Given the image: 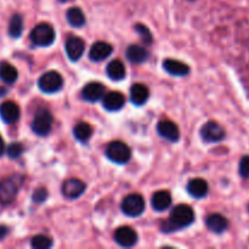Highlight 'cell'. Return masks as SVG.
<instances>
[{
	"instance_id": "obj_1",
	"label": "cell",
	"mask_w": 249,
	"mask_h": 249,
	"mask_svg": "<svg viewBox=\"0 0 249 249\" xmlns=\"http://www.w3.org/2000/svg\"><path fill=\"white\" fill-rule=\"evenodd\" d=\"M195 221V212L187 204H179V206L174 207L172 212H170L169 218L165 221H163L160 225V231L164 233L175 232L181 229L187 228Z\"/></svg>"
},
{
	"instance_id": "obj_2",
	"label": "cell",
	"mask_w": 249,
	"mask_h": 249,
	"mask_svg": "<svg viewBox=\"0 0 249 249\" xmlns=\"http://www.w3.org/2000/svg\"><path fill=\"white\" fill-rule=\"evenodd\" d=\"M24 182L22 174H14L0 181V204L9 206L16 199L17 194Z\"/></svg>"
},
{
	"instance_id": "obj_3",
	"label": "cell",
	"mask_w": 249,
	"mask_h": 249,
	"mask_svg": "<svg viewBox=\"0 0 249 249\" xmlns=\"http://www.w3.org/2000/svg\"><path fill=\"white\" fill-rule=\"evenodd\" d=\"M55 38V29L49 23L36 24L31 32V41L36 46H50Z\"/></svg>"
},
{
	"instance_id": "obj_4",
	"label": "cell",
	"mask_w": 249,
	"mask_h": 249,
	"mask_svg": "<svg viewBox=\"0 0 249 249\" xmlns=\"http://www.w3.org/2000/svg\"><path fill=\"white\" fill-rule=\"evenodd\" d=\"M106 156L116 164H125L131 157L130 147L123 141H112L106 148Z\"/></svg>"
},
{
	"instance_id": "obj_5",
	"label": "cell",
	"mask_w": 249,
	"mask_h": 249,
	"mask_svg": "<svg viewBox=\"0 0 249 249\" xmlns=\"http://www.w3.org/2000/svg\"><path fill=\"white\" fill-rule=\"evenodd\" d=\"M53 114L46 108H40L34 114L32 122V130L38 136H46L53 128Z\"/></svg>"
},
{
	"instance_id": "obj_6",
	"label": "cell",
	"mask_w": 249,
	"mask_h": 249,
	"mask_svg": "<svg viewBox=\"0 0 249 249\" xmlns=\"http://www.w3.org/2000/svg\"><path fill=\"white\" fill-rule=\"evenodd\" d=\"M38 87L45 94H55L63 87L62 75L56 71H49L39 78Z\"/></svg>"
},
{
	"instance_id": "obj_7",
	"label": "cell",
	"mask_w": 249,
	"mask_h": 249,
	"mask_svg": "<svg viewBox=\"0 0 249 249\" xmlns=\"http://www.w3.org/2000/svg\"><path fill=\"white\" fill-rule=\"evenodd\" d=\"M121 207L125 215L136 218V216H140L145 212V199L139 194L128 195L123 199Z\"/></svg>"
},
{
	"instance_id": "obj_8",
	"label": "cell",
	"mask_w": 249,
	"mask_h": 249,
	"mask_svg": "<svg viewBox=\"0 0 249 249\" xmlns=\"http://www.w3.org/2000/svg\"><path fill=\"white\" fill-rule=\"evenodd\" d=\"M225 136V129L215 121L207 122L201 128V138L208 143L219 142V141L224 140Z\"/></svg>"
},
{
	"instance_id": "obj_9",
	"label": "cell",
	"mask_w": 249,
	"mask_h": 249,
	"mask_svg": "<svg viewBox=\"0 0 249 249\" xmlns=\"http://www.w3.org/2000/svg\"><path fill=\"white\" fill-rule=\"evenodd\" d=\"M114 241L121 247L130 248L138 242V233L130 226H121L114 232Z\"/></svg>"
},
{
	"instance_id": "obj_10",
	"label": "cell",
	"mask_w": 249,
	"mask_h": 249,
	"mask_svg": "<svg viewBox=\"0 0 249 249\" xmlns=\"http://www.w3.org/2000/svg\"><path fill=\"white\" fill-rule=\"evenodd\" d=\"M85 190H87L85 182L82 181L80 179H75V178L66 180L62 185L63 196L70 199H75L78 197H80L84 194Z\"/></svg>"
},
{
	"instance_id": "obj_11",
	"label": "cell",
	"mask_w": 249,
	"mask_h": 249,
	"mask_svg": "<svg viewBox=\"0 0 249 249\" xmlns=\"http://www.w3.org/2000/svg\"><path fill=\"white\" fill-rule=\"evenodd\" d=\"M66 53H67L68 58L73 62L79 60L83 56L85 51V44L83 39H80L79 36H70V38L66 40Z\"/></svg>"
},
{
	"instance_id": "obj_12",
	"label": "cell",
	"mask_w": 249,
	"mask_h": 249,
	"mask_svg": "<svg viewBox=\"0 0 249 249\" xmlns=\"http://www.w3.org/2000/svg\"><path fill=\"white\" fill-rule=\"evenodd\" d=\"M106 95V89L99 82H90L83 88L82 97L88 102H97Z\"/></svg>"
},
{
	"instance_id": "obj_13",
	"label": "cell",
	"mask_w": 249,
	"mask_h": 249,
	"mask_svg": "<svg viewBox=\"0 0 249 249\" xmlns=\"http://www.w3.org/2000/svg\"><path fill=\"white\" fill-rule=\"evenodd\" d=\"M157 131L163 139L170 141V142H177L180 139V130L179 126L172 121H160L157 125Z\"/></svg>"
},
{
	"instance_id": "obj_14",
	"label": "cell",
	"mask_w": 249,
	"mask_h": 249,
	"mask_svg": "<svg viewBox=\"0 0 249 249\" xmlns=\"http://www.w3.org/2000/svg\"><path fill=\"white\" fill-rule=\"evenodd\" d=\"M112 51H113V48L111 44L106 43V41H96L90 48L89 57L94 62H100V61L106 60L111 55Z\"/></svg>"
},
{
	"instance_id": "obj_15",
	"label": "cell",
	"mask_w": 249,
	"mask_h": 249,
	"mask_svg": "<svg viewBox=\"0 0 249 249\" xmlns=\"http://www.w3.org/2000/svg\"><path fill=\"white\" fill-rule=\"evenodd\" d=\"M0 118L4 123L14 124L19 119V107L14 101H6L0 105Z\"/></svg>"
},
{
	"instance_id": "obj_16",
	"label": "cell",
	"mask_w": 249,
	"mask_h": 249,
	"mask_svg": "<svg viewBox=\"0 0 249 249\" xmlns=\"http://www.w3.org/2000/svg\"><path fill=\"white\" fill-rule=\"evenodd\" d=\"M102 104H104L105 109H107V111L117 112L123 108L124 104H125V99H124L122 92L111 91L105 95Z\"/></svg>"
},
{
	"instance_id": "obj_17",
	"label": "cell",
	"mask_w": 249,
	"mask_h": 249,
	"mask_svg": "<svg viewBox=\"0 0 249 249\" xmlns=\"http://www.w3.org/2000/svg\"><path fill=\"white\" fill-rule=\"evenodd\" d=\"M206 225L212 232L214 233H223L228 230L229 221L224 215L219 213H213L207 216Z\"/></svg>"
},
{
	"instance_id": "obj_18",
	"label": "cell",
	"mask_w": 249,
	"mask_h": 249,
	"mask_svg": "<svg viewBox=\"0 0 249 249\" xmlns=\"http://www.w3.org/2000/svg\"><path fill=\"white\" fill-rule=\"evenodd\" d=\"M163 68L165 70V72L169 73L170 75H175V77H184L190 73V67L186 63L173 60V58H167L163 61Z\"/></svg>"
},
{
	"instance_id": "obj_19",
	"label": "cell",
	"mask_w": 249,
	"mask_h": 249,
	"mask_svg": "<svg viewBox=\"0 0 249 249\" xmlns=\"http://www.w3.org/2000/svg\"><path fill=\"white\" fill-rule=\"evenodd\" d=\"M150 96V90L145 84L136 83L130 89V101L135 106H142L147 102Z\"/></svg>"
},
{
	"instance_id": "obj_20",
	"label": "cell",
	"mask_w": 249,
	"mask_h": 249,
	"mask_svg": "<svg viewBox=\"0 0 249 249\" xmlns=\"http://www.w3.org/2000/svg\"><path fill=\"white\" fill-rule=\"evenodd\" d=\"M152 208L157 212H164L172 206V195L165 190L157 191L151 198Z\"/></svg>"
},
{
	"instance_id": "obj_21",
	"label": "cell",
	"mask_w": 249,
	"mask_h": 249,
	"mask_svg": "<svg viewBox=\"0 0 249 249\" xmlns=\"http://www.w3.org/2000/svg\"><path fill=\"white\" fill-rule=\"evenodd\" d=\"M186 189L190 196L195 197V198H204L208 194V184L206 180L199 179V178L190 180Z\"/></svg>"
},
{
	"instance_id": "obj_22",
	"label": "cell",
	"mask_w": 249,
	"mask_h": 249,
	"mask_svg": "<svg viewBox=\"0 0 249 249\" xmlns=\"http://www.w3.org/2000/svg\"><path fill=\"white\" fill-rule=\"evenodd\" d=\"M125 55L126 58H128L131 63L141 65V63H143L145 61H147L148 51L141 45H130L126 49Z\"/></svg>"
},
{
	"instance_id": "obj_23",
	"label": "cell",
	"mask_w": 249,
	"mask_h": 249,
	"mask_svg": "<svg viewBox=\"0 0 249 249\" xmlns=\"http://www.w3.org/2000/svg\"><path fill=\"white\" fill-rule=\"evenodd\" d=\"M106 73L109 79L112 80H122L125 78L126 70L124 63L121 60H113L107 65Z\"/></svg>"
},
{
	"instance_id": "obj_24",
	"label": "cell",
	"mask_w": 249,
	"mask_h": 249,
	"mask_svg": "<svg viewBox=\"0 0 249 249\" xmlns=\"http://www.w3.org/2000/svg\"><path fill=\"white\" fill-rule=\"evenodd\" d=\"M66 18H67L68 23L72 27H74V28H80L87 22L84 12L79 7H71V9H68L67 12H66Z\"/></svg>"
},
{
	"instance_id": "obj_25",
	"label": "cell",
	"mask_w": 249,
	"mask_h": 249,
	"mask_svg": "<svg viewBox=\"0 0 249 249\" xmlns=\"http://www.w3.org/2000/svg\"><path fill=\"white\" fill-rule=\"evenodd\" d=\"M73 135L80 142H88L92 135V126L87 122H80L73 128Z\"/></svg>"
},
{
	"instance_id": "obj_26",
	"label": "cell",
	"mask_w": 249,
	"mask_h": 249,
	"mask_svg": "<svg viewBox=\"0 0 249 249\" xmlns=\"http://www.w3.org/2000/svg\"><path fill=\"white\" fill-rule=\"evenodd\" d=\"M18 78L16 68L9 62H0V79L6 84H14Z\"/></svg>"
},
{
	"instance_id": "obj_27",
	"label": "cell",
	"mask_w": 249,
	"mask_h": 249,
	"mask_svg": "<svg viewBox=\"0 0 249 249\" xmlns=\"http://www.w3.org/2000/svg\"><path fill=\"white\" fill-rule=\"evenodd\" d=\"M23 32V18L19 14H15L9 23V36L11 38H19Z\"/></svg>"
},
{
	"instance_id": "obj_28",
	"label": "cell",
	"mask_w": 249,
	"mask_h": 249,
	"mask_svg": "<svg viewBox=\"0 0 249 249\" xmlns=\"http://www.w3.org/2000/svg\"><path fill=\"white\" fill-rule=\"evenodd\" d=\"M53 240L46 235H36L31 241V246L36 249H48L53 247Z\"/></svg>"
},
{
	"instance_id": "obj_29",
	"label": "cell",
	"mask_w": 249,
	"mask_h": 249,
	"mask_svg": "<svg viewBox=\"0 0 249 249\" xmlns=\"http://www.w3.org/2000/svg\"><path fill=\"white\" fill-rule=\"evenodd\" d=\"M134 29L138 32V34L140 36L141 40L143 41L145 45H150V44H152L153 41L152 34H151L150 29L147 28V26H145V24L142 23H136L135 27H134Z\"/></svg>"
},
{
	"instance_id": "obj_30",
	"label": "cell",
	"mask_w": 249,
	"mask_h": 249,
	"mask_svg": "<svg viewBox=\"0 0 249 249\" xmlns=\"http://www.w3.org/2000/svg\"><path fill=\"white\" fill-rule=\"evenodd\" d=\"M23 151H24V147L22 143L12 142L11 145H9V147H7L6 153L7 156H9V158H11V160H17V158L21 157Z\"/></svg>"
},
{
	"instance_id": "obj_31",
	"label": "cell",
	"mask_w": 249,
	"mask_h": 249,
	"mask_svg": "<svg viewBox=\"0 0 249 249\" xmlns=\"http://www.w3.org/2000/svg\"><path fill=\"white\" fill-rule=\"evenodd\" d=\"M238 172H240L241 178L248 179L249 178V156H245L241 158L240 165H238Z\"/></svg>"
},
{
	"instance_id": "obj_32",
	"label": "cell",
	"mask_w": 249,
	"mask_h": 249,
	"mask_svg": "<svg viewBox=\"0 0 249 249\" xmlns=\"http://www.w3.org/2000/svg\"><path fill=\"white\" fill-rule=\"evenodd\" d=\"M48 196L49 194L48 191H46V189L40 187V189H36V191H34L32 198H33V201L36 202V203H43V202H45V199L48 198Z\"/></svg>"
},
{
	"instance_id": "obj_33",
	"label": "cell",
	"mask_w": 249,
	"mask_h": 249,
	"mask_svg": "<svg viewBox=\"0 0 249 249\" xmlns=\"http://www.w3.org/2000/svg\"><path fill=\"white\" fill-rule=\"evenodd\" d=\"M7 233H9V229L4 225H0V240H2L4 237H6Z\"/></svg>"
},
{
	"instance_id": "obj_34",
	"label": "cell",
	"mask_w": 249,
	"mask_h": 249,
	"mask_svg": "<svg viewBox=\"0 0 249 249\" xmlns=\"http://www.w3.org/2000/svg\"><path fill=\"white\" fill-rule=\"evenodd\" d=\"M4 152H5V142L4 140H2L1 136H0V157L4 155Z\"/></svg>"
},
{
	"instance_id": "obj_35",
	"label": "cell",
	"mask_w": 249,
	"mask_h": 249,
	"mask_svg": "<svg viewBox=\"0 0 249 249\" xmlns=\"http://www.w3.org/2000/svg\"><path fill=\"white\" fill-rule=\"evenodd\" d=\"M5 92H6V90H5L4 88H0V96H2V95H5Z\"/></svg>"
},
{
	"instance_id": "obj_36",
	"label": "cell",
	"mask_w": 249,
	"mask_h": 249,
	"mask_svg": "<svg viewBox=\"0 0 249 249\" xmlns=\"http://www.w3.org/2000/svg\"><path fill=\"white\" fill-rule=\"evenodd\" d=\"M60 1L61 2H66V1H67V0H60Z\"/></svg>"
},
{
	"instance_id": "obj_37",
	"label": "cell",
	"mask_w": 249,
	"mask_h": 249,
	"mask_svg": "<svg viewBox=\"0 0 249 249\" xmlns=\"http://www.w3.org/2000/svg\"><path fill=\"white\" fill-rule=\"evenodd\" d=\"M247 209H248V213H249V204H248V207H247Z\"/></svg>"
},
{
	"instance_id": "obj_38",
	"label": "cell",
	"mask_w": 249,
	"mask_h": 249,
	"mask_svg": "<svg viewBox=\"0 0 249 249\" xmlns=\"http://www.w3.org/2000/svg\"><path fill=\"white\" fill-rule=\"evenodd\" d=\"M189 1H196V0H189Z\"/></svg>"
}]
</instances>
